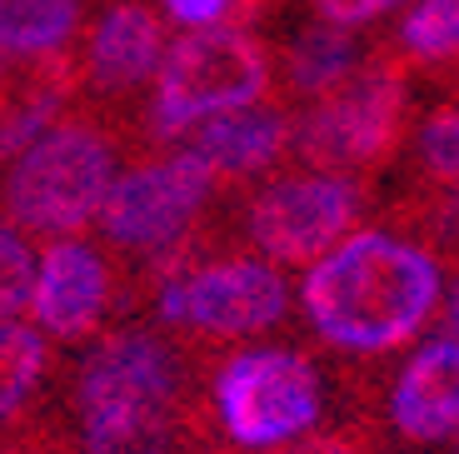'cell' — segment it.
Segmentation results:
<instances>
[{
    "mask_svg": "<svg viewBox=\"0 0 459 454\" xmlns=\"http://www.w3.org/2000/svg\"><path fill=\"white\" fill-rule=\"evenodd\" d=\"M439 305V265L420 245L385 230L340 240L310 265L299 310L325 345L350 354H385L414 340Z\"/></svg>",
    "mask_w": 459,
    "mask_h": 454,
    "instance_id": "obj_1",
    "label": "cell"
},
{
    "mask_svg": "<svg viewBox=\"0 0 459 454\" xmlns=\"http://www.w3.org/2000/svg\"><path fill=\"white\" fill-rule=\"evenodd\" d=\"M155 75L160 95L150 110V130L165 140L260 100L270 85V50L240 25H195L175 46H165Z\"/></svg>",
    "mask_w": 459,
    "mask_h": 454,
    "instance_id": "obj_2",
    "label": "cell"
},
{
    "mask_svg": "<svg viewBox=\"0 0 459 454\" xmlns=\"http://www.w3.org/2000/svg\"><path fill=\"white\" fill-rule=\"evenodd\" d=\"M115 180V145L85 120L50 126L15 155L5 180L11 220L40 235H75L100 215V200Z\"/></svg>",
    "mask_w": 459,
    "mask_h": 454,
    "instance_id": "obj_3",
    "label": "cell"
},
{
    "mask_svg": "<svg viewBox=\"0 0 459 454\" xmlns=\"http://www.w3.org/2000/svg\"><path fill=\"white\" fill-rule=\"evenodd\" d=\"M215 420L235 450H280L320 420V370L290 350H245L215 370Z\"/></svg>",
    "mask_w": 459,
    "mask_h": 454,
    "instance_id": "obj_4",
    "label": "cell"
},
{
    "mask_svg": "<svg viewBox=\"0 0 459 454\" xmlns=\"http://www.w3.org/2000/svg\"><path fill=\"white\" fill-rule=\"evenodd\" d=\"M404 75L394 65L355 70L310 105L295 150L315 170H375L404 140Z\"/></svg>",
    "mask_w": 459,
    "mask_h": 454,
    "instance_id": "obj_5",
    "label": "cell"
},
{
    "mask_svg": "<svg viewBox=\"0 0 459 454\" xmlns=\"http://www.w3.org/2000/svg\"><path fill=\"white\" fill-rule=\"evenodd\" d=\"M290 305V290L260 260L185 265L160 284V319L205 340H245L270 329Z\"/></svg>",
    "mask_w": 459,
    "mask_h": 454,
    "instance_id": "obj_6",
    "label": "cell"
},
{
    "mask_svg": "<svg viewBox=\"0 0 459 454\" xmlns=\"http://www.w3.org/2000/svg\"><path fill=\"white\" fill-rule=\"evenodd\" d=\"M365 210V190L340 170L285 175L250 205V240L285 265H315L330 255Z\"/></svg>",
    "mask_w": 459,
    "mask_h": 454,
    "instance_id": "obj_7",
    "label": "cell"
},
{
    "mask_svg": "<svg viewBox=\"0 0 459 454\" xmlns=\"http://www.w3.org/2000/svg\"><path fill=\"white\" fill-rule=\"evenodd\" d=\"M210 185L215 180L180 150L175 160H155V165H135V170L115 175L95 220H100L105 240H115L120 250L180 255L175 245L195 225L200 205L210 200Z\"/></svg>",
    "mask_w": 459,
    "mask_h": 454,
    "instance_id": "obj_8",
    "label": "cell"
},
{
    "mask_svg": "<svg viewBox=\"0 0 459 454\" xmlns=\"http://www.w3.org/2000/svg\"><path fill=\"white\" fill-rule=\"evenodd\" d=\"M185 370L150 329H115L75 375V415L85 409H180Z\"/></svg>",
    "mask_w": 459,
    "mask_h": 454,
    "instance_id": "obj_9",
    "label": "cell"
},
{
    "mask_svg": "<svg viewBox=\"0 0 459 454\" xmlns=\"http://www.w3.org/2000/svg\"><path fill=\"white\" fill-rule=\"evenodd\" d=\"M30 310L35 325L56 335V340L75 345L85 340L110 310V270H105L100 250L85 240H60L40 255V270L30 284Z\"/></svg>",
    "mask_w": 459,
    "mask_h": 454,
    "instance_id": "obj_10",
    "label": "cell"
},
{
    "mask_svg": "<svg viewBox=\"0 0 459 454\" xmlns=\"http://www.w3.org/2000/svg\"><path fill=\"white\" fill-rule=\"evenodd\" d=\"M390 420L404 440H445L459 430V340H429L390 389Z\"/></svg>",
    "mask_w": 459,
    "mask_h": 454,
    "instance_id": "obj_11",
    "label": "cell"
},
{
    "mask_svg": "<svg viewBox=\"0 0 459 454\" xmlns=\"http://www.w3.org/2000/svg\"><path fill=\"white\" fill-rule=\"evenodd\" d=\"M75 85V65L56 50L46 56H0V155H21L56 120Z\"/></svg>",
    "mask_w": 459,
    "mask_h": 454,
    "instance_id": "obj_12",
    "label": "cell"
},
{
    "mask_svg": "<svg viewBox=\"0 0 459 454\" xmlns=\"http://www.w3.org/2000/svg\"><path fill=\"white\" fill-rule=\"evenodd\" d=\"M290 145V126L275 110H230L215 120H200L185 140V155L195 160L210 180H240V175L264 170L270 160H280V150Z\"/></svg>",
    "mask_w": 459,
    "mask_h": 454,
    "instance_id": "obj_13",
    "label": "cell"
},
{
    "mask_svg": "<svg viewBox=\"0 0 459 454\" xmlns=\"http://www.w3.org/2000/svg\"><path fill=\"white\" fill-rule=\"evenodd\" d=\"M165 60V31L160 15L135 5V0H120L100 15L91 35V75L105 91H130L140 80H150Z\"/></svg>",
    "mask_w": 459,
    "mask_h": 454,
    "instance_id": "obj_14",
    "label": "cell"
},
{
    "mask_svg": "<svg viewBox=\"0 0 459 454\" xmlns=\"http://www.w3.org/2000/svg\"><path fill=\"white\" fill-rule=\"evenodd\" d=\"M180 409H85L81 454H180L185 444Z\"/></svg>",
    "mask_w": 459,
    "mask_h": 454,
    "instance_id": "obj_15",
    "label": "cell"
},
{
    "mask_svg": "<svg viewBox=\"0 0 459 454\" xmlns=\"http://www.w3.org/2000/svg\"><path fill=\"white\" fill-rule=\"evenodd\" d=\"M81 25V0H0V56H46Z\"/></svg>",
    "mask_w": 459,
    "mask_h": 454,
    "instance_id": "obj_16",
    "label": "cell"
},
{
    "mask_svg": "<svg viewBox=\"0 0 459 454\" xmlns=\"http://www.w3.org/2000/svg\"><path fill=\"white\" fill-rule=\"evenodd\" d=\"M359 65V50L350 40L344 25H310V31L295 35V46H290V80H295L299 95H325L334 91L340 80H350Z\"/></svg>",
    "mask_w": 459,
    "mask_h": 454,
    "instance_id": "obj_17",
    "label": "cell"
},
{
    "mask_svg": "<svg viewBox=\"0 0 459 454\" xmlns=\"http://www.w3.org/2000/svg\"><path fill=\"white\" fill-rule=\"evenodd\" d=\"M46 375V340L21 319H0V430L30 405Z\"/></svg>",
    "mask_w": 459,
    "mask_h": 454,
    "instance_id": "obj_18",
    "label": "cell"
},
{
    "mask_svg": "<svg viewBox=\"0 0 459 454\" xmlns=\"http://www.w3.org/2000/svg\"><path fill=\"white\" fill-rule=\"evenodd\" d=\"M400 40L420 60H455L459 56V0H420L404 15Z\"/></svg>",
    "mask_w": 459,
    "mask_h": 454,
    "instance_id": "obj_19",
    "label": "cell"
},
{
    "mask_svg": "<svg viewBox=\"0 0 459 454\" xmlns=\"http://www.w3.org/2000/svg\"><path fill=\"white\" fill-rule=\"evenodd\" d=\"M420 160L425 170L445 185H459V105L435 110L420 130Z\"/></svg>",
    "mask_w": 459,
    "mask_h": 454,
    "instance_id": "obj_20",
    "label": "cell"
},
{
    "mask_svg": "<svg viewBox=\"0 0 459 454\" xmlns=\"http://www.w3.org/2000/svg\"><path fill=\"white\" fill-rule=\"evenodd\" d=\"M30 284H35V260L15 230L0 225V319H15V310L30 305Z\"/></svg>",
    "mask_w": 459,
    "mask_h": 454,
    "instance_id": "obj_21",
    "label": "cell"
},
{
    "mask_svg": "<svg viewBox=\"0 0 459 454\" xmlns=\"http://www.w3.org/2000/svg\"><path fill=\"white\" fill-rule=\"evenodd\" d=\"M400 0H315V11H320V21H330V25H369V21H379L385 11H394Z\"/></svg>",
    "mask_w": 459,
    "mask_h": 454,
    "instance_id": "obj_22",
    "label": "cell"
},
{
    "mask_svg": "<svg viewBox=\"0 0 459 454\" xmlns=\"http://www.w3.org/2000/svg\"><path fill=\"white\" fill-rule=\"evenodd\" d=\"M165 5H170V15L185 21L190 31H195V25H215L220 15L230 11V0H165Z\"/></svg>",
    "mask_w": 459,
    "mask_h": 454,
    "instance_id": "obj_23",
    "label": "cell"
},
{
    "mask_svg": "<svg viewBox=\"0 0 459 454\" xmlns=\"http://www.w3.org/2000/svg\"><path fill=\"white\" fill-rule=\"evenodd\" d=\"M280 454H365V450H359L350 434H315V440H299Z\"/></svg>",
    "mask_w": 459,
    "mask_h": 454,
    "instance_id": "obj_24",
    "label": "cell"
},
{
    "mask_svg": "<svg viewBox=\"0 0 459 454\" xmlns=\"http://www.w3.org/2000/svg\"><path fill=\"white\" fill-rule=\"evenodd\" d=\"M0 454H40V450H30V444H0Z\"/></svg>",
    "mask_w": 459,
    "mask_h": 454,
    "instance_id": "obj_25",
    "label": "cell"
},
{
    "mask_svg": "<svg viewBox=\"0 0 459 454\" xmlns=\"http://www.w3.org/2000/svg\"><path fill=\"white\" fill-rule=\"evenodd\" d=\"M449 319H455V329H459V284H455V300H449Z\"/></svg>",
    "mask_w": 459,
    "mask_h": 454,
    "instance_id": "obj_26",
    "label": "cell"
}]
</instances>
